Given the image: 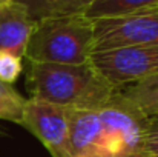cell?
<instances>
[{
    "mask_svg": "<svg viewBox=\"0 0 158 157\" xmlns=\"http://www.w3.org/2000/svg\"><path fill=\"white\" fill-rule=\"evenodd\" d=\"M25 86L29 99L66 109H100L115 93L91 62L60 65L26 60Z\"/></svg>",
    "mask_w": 158,
    "mask_h": 157,
    "instance_id": "cell-1",
    "label": "cell"
},
{
    "mask_svg": "<svg viewBox=\"0 0 158 157\" xmlns=\"http://www.w3.org/2000/svg\"><path fill=\"white\" fill-rule=\"evenodd\" d=\"M94 52V22L85 14L34 23L25 59L39 63L83 65Z\"/></svg>",
    "mask_w": 158,
    "mask_h": 157,
    "instance_id": "cell-2",
    "label": "cell"
},
{
    "mask_svg": "<svg viewBox=\"0 0 158 157\" xmlns=\"http://www.w3.org/2000/svg\"><path fill=\"white\" fill-rule=\"evenodd\" d=\"M100 134L92 157H146L143 151L148 116L117 89L100 109Z\"/></svg>",
    "mask_w": 158,
    "mask_h": 157,
    "instance_id": "cell-3",
    "label": "cell"
},
{
    "mask_svg": "<svg viewBox=\"0 0 158 157\" xmlns=\"http://www.w3.org/2000/svg\"><path fill=\"white\" fill-rule=\"evenodd\" d=\"M94 22V51L158 46V9L102 17Z\"/></svg>",
    "mask_w": 158,
    "mask_h": 157,
    "instance_id": "cell-4",
    "label": "cell"
},
{
    "mask_svg": "<svg viewBox=\"0 0 158 157\" xmlns=\"http://www.w3.org/2000/svg\"><path fill=\"white\" fill-rule=\"evenodd\" d=\"M91 63L115 89L158 74V46H124L94 51Z\"/></svg>",
    "mask_w": 158,
    "mask_h": 157,
    "instance_id": "cell-5",
    "label": "cell"
},
{
    "mask_svg": "<svg viewBox=\"0 0 158 157\" xmlns=\"http://www.w3.org/2000/svg\"><path fill=\"white\" fill-rule=\"evenodd\" d=\"M52 157H71L68 109L37 99H26L22 123Z\"/></svg>",
    "mask_w": 158,
    "mask_h": 157,
    "instance_id": "cell-6",
    "label": "cell"
},
{
    "mask_svg": "<svg viewBox=\"0 0 158 157\" xmlns=\"http://www.w3.org/2000/svg\"><path fill=\"white\" fill-rule=\"evenodd\" d=\"M34 23L26 9L14 0L0 3V51L25 59L26 45Z\"/></svg>",
    "mask_w": 158,
    "mask_h": 157,
    "instance_id": "cell-7",
    "label": "cell"
},
{
    "mask_svg": "<svg viewBox=\"0 0 158 157\" xmlns=\"http://www.w3.org/2000/svg\"><path fill=\"white\" fill-rule=\"evenodd\" d=\"M71 157H92L100 134L98 109H68Z\"/></svg>",
    "mask_w": 158,
    "mask_h": 157,
    "instance_id": "cell-8",
    "label": "cell"
},
{
    "mask_svg": "<svg viewBox=\"0 0 158 157\" xmlns=\"http://www.w3.org/2000/svg\"><path fill=\"white\" fill-rule=\"evenodd\" d=\"M22 5L32 22L86 14L92 0H14Z\"/></svg>",
    "mask_w": 158,
    "mask_h": 157,
    "instance_id": "cell-9",
    "label": "cell"
},
{
    "mask_svg": "<svg viewBox=\"0 0 158 157\" xmlns=\"http://www.w3.org/2000/svg\"><path fill=\"white\" fill-rule=\"evenodd\" d=\"M146 116L158 114V74L117 89Z\"/></svg>",
    "mask_w": 158,
    "mask_h": 157,
    "instance_id": "cell-10",
    "label": "cell"
},
{
    "mask_svg": "<svg viewBox=\"0 0 158 157\" xmlns=\"http://www.w3.org/2000/svg\"><path fill=\"white\" fill-rule=\"evenodd\" d=\"M154 9H158V0H92L85 15L95 20L102 17L126 15Z\"/></svg>",
    "mask_w": 158,
    "mask_h": 157,
    "instance_id": "cell-11",
    "label": "cell"
},
{
    "mask_svg": "<svg viewBox=\"0 0 158 157\" xmlns=\"http://www.w3.org/2000/svg\"><path fill=\"white\" fill-rule=\"evenodd\" d=\"M26 99L22 97L12 85L0 82V120L20 125Z\"/></svg>",
    "mask_w": 158,
    "mask_h": 157,
    "instance_id": "cell-12",
    "label": "cell"
},
{
    "mask_svg": "<svg viewBox=\"0 0 158 157\" xmlns=\"http://www.w3.org/2000/svg\"><path fill=\"white\" fill-rule=\"evenodd\" d=\"M23 72V59L6 51H0V82L14 85Z\"/></svg>",
    "mask_w": 158,
    "mask_h": 157,
    "instance_id": "cell-13",
    "label": "cell"
},
{
    "mask_svg": "<svg viewBox=\"0 0 158 157\" xmlns=\"http://www.w3.org/2000/svg\"><path fill=\"white\" fill-rule=\"evenodd\" d=\"M143 151L146 157H158V114L148 116Z\"/></svg>",
    "mask_w": 158,
    "mask_h": 157,
    "instance_id": "cell-14",
    "label": "cell"
},
{
    "mask_svg": "<svg viewBox=\"0 0 158 157\" xmlns=\"http://www.w3.org/2000/svg\"><path fill=\"white\" fill-rule=\"evenodd\" d=\"M2 2H6V0H0V3H2Z\"/></svg>",
    "mask_w": 158,
    "mask_h": 157,
    "instance_id": "cell-15",
    "label": "cell"
}]
</instances>
